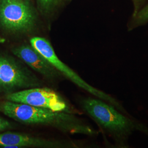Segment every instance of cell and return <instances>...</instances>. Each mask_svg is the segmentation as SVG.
Instances as JSON below:
<instances>
[{
  "label": "cell",
  "mask_w": 148,
  "mask_h": 148,
  "mask_svg": "<svg viewBox=\"0 0 148 148\" xmlns=\"http://www.w3.org/2000/svg\"><path fill=\"white\" fill-rule=\"evenodd\" d=\"M74 145L27 133L7 132L0 134L1 148H60L74 147Z\"/></svg>",
  "instance_id": "obj_8"
},
{
  "label": "cell",
  "mask_w": 148,
  "mask_h": 148,
  "mask_svg": "<svg viewBox=\"0 0 148 148\" xmlns=\"http://www.w3.org/2000/svg\"><path fill=\"white\" fill-rule=\"evenodd\" d=\"M79 104L86 114L111 138L115 148L130 147L129 140L134 133L148 136V125L128 115L111 104L95 97L82 98Z\"/></svg>",
  "instance_id": "obj_1"
},
{
  "label": "cell",
  "mask_w": 148,
  "mask_h": 148,
  "mask_svg": "<svg viewBox=\"0 0 148 148\" xmlns=\"http://www.w3.org/2000/svg\"><path fill=\"white\" fill-rule=\"evenodd\" d=\"M133 1H134V4L136 5V4H137V1H138V0H133Z\"/></svg>",
  "instance_id": "obj_12"
},
{
  "label": "cell",
  "mask_w": 148,
  "mask_h": 148,
  "mask_svg": "<svg viewBox=\"0 0 148 148\" xmlns=\"http://www.w3.org/2000/svg\"><path fill=\"white\" fill-rule=\"evenodd\" d=\"M37 14L28 0H0V25L8 32L26 34L36 25Z\"/></svg>",
  "instance_id": "obj_4"
},
{
  "label": "cell",
  "mask_w": 148,
  "mask_h": 148,
  "mask_svg": "<svg viewBox=\"0 0 148 148\" xmlns=\"http://www.w3.org/2000/svg\"><path fill=\"white\" fill-rule=\"evenodd\" d=\"M42 85L41 81L25 65L0 54V91L7 95Z\"/></svg>",
  "instance_id": "obj_5"
},
{
  "label": "cell",
  "mask_w": 148,
  "mask_h": 148,
  "mask_svg": "<svg viewBox=\"0 0 148 148\" xmlns=\"http://www.w3.org/2000/svg\"><path fill=\"white\" fill-rule=\"evenodd\" d=\"M12 128L11 122L5 119L0 117V132L4 131Z\"/></svg>",
  "instance_id": "obj_11"
},
{
  "label": "cell",
  "mask_w": 148,
  "mask_h": 148,
  "mask_svg": "<svg viewBox=\"0 0 148 148\" xmlns=\"http://www.w3.org/2000/svg\"><path fill=\"white\" fill-rule=\"evenodd\" d=\"M64 0H36L38 8L43 14L52 13L62 4Z\"/></svg>",
  "instance_id": "obj_9"
},
{
  "label": "cell",
  "mask_w": 148,
  "mask_h": 148,
  "mask_svg": "<svg viewBox=\"0 0 148 148\" xmlns=\"http://www.w3.org/2000/svg\"><path fill=\"white\" fill-rule=\"evenodd\" d=\"M30 44L47 59L61 75H64L79 88L93 97L111 104L123 113L131 115L125 108L121 101L87 83L79 75L62 62L56 54L51 43L46 38L38 36L32 37L30 40Z\"/></svg>",
  "instance_id": "obj_3"
},
{
  "label": "cell",
  "mask_w": 148,
  "mask_h": 148,
  "mask_svg": "<svg viewBox=\"0 0 148 148\" xmlns=\"http://www.w3.org/2000/svg\"><path fill=\"white\" fill-rule=\"evenodd\" d=\"M12 51L27 66L46 79L54 81L61 75L53 65L30 44L19 45L12 48Z\"/></svg>",
  "instance_id": "obj_7"
},
{
  "label": "cell",
  "mask_w": 148,
  "mask_h": 148,
  "mask_svg": "<svg viewBox=\"0 0 148 148\" xmlns=\"http://www.w3.org/2000/svg\"><path fill=\"white\" fill-rule=\"evenodd\" d=\"M0 111L24 125L53 127L64 133L90 137H95L99 133L90 124L73 113L53 111L7 100L0 103Z\"/></svg>",
  "instance_id": "obj_2"
},
{
  "label": "cell",
  "mask_w": 148,
  "mask_h": 148,
  "mask_svg": "<svg viewBox=\"0 0 148 148\" xmlns=\"http://www.w3.org/2000/svg\"><path fill=\"white\" fill-rule=\"evenodd\" d=\"M134 17L135 18L134 23L136 25H140L146 23L148 21V5Z\"/></svg>",
  "instance_id": "obj_10"
},
{
  "label": "cell",
  "mask_w": 148,
  "mask_h": 148,
  "mask_svg": "<svg viewBox=\"0 0 148 148\" xmlns=\"http://www.w3.org/2000/svg\"><path fill=\"white\" fill-rule=\"evenodd\" d=\"M5 98L7 101L53 111L78 112L72 110L62 96L47 87H37L21 90L6 95Z\"/></svg>",
  "instance_id": "obj_6"
}]
</instances>
